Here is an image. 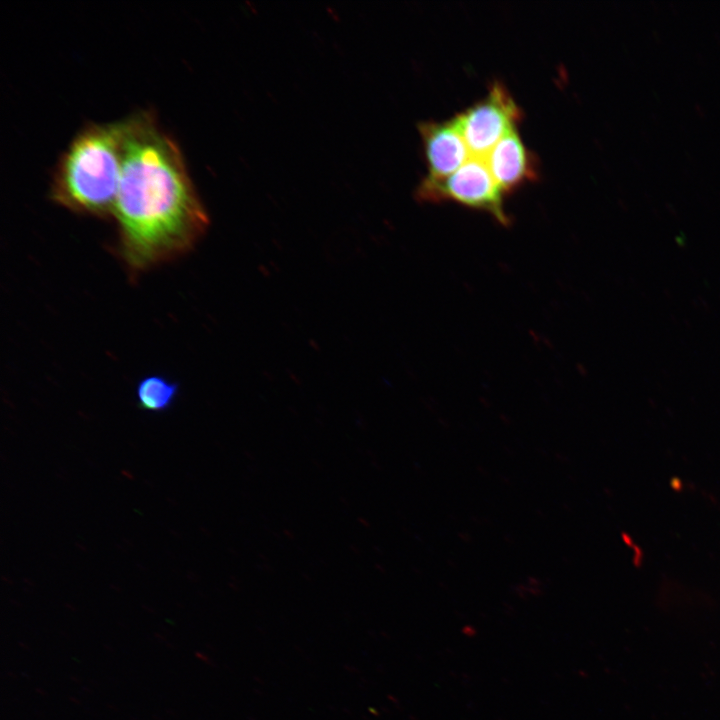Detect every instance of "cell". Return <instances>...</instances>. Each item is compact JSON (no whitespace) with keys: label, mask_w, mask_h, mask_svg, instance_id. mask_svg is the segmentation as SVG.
I'll return each instance as SVG.
<instances>
[{"label":"cell","mask_w":720,"mask_h":720,"mask_svg":"<svg viewBox=\"0 0 720 720\" xmlns=\"http://www.w3.org/2000/svg\"><path fill=\"white\" fill-rule=\"evenodd\" d=\"M113 216L116 251L131 278L186 254L208 229V213L182 152L151 112L125 119Z\"/></svg>","instance_id":"cell-1"},{"label":"cell","mask_w":720,"mask_h":720,"mask_svg":"<svg viewBox=\"0 0 720 720\" xmlns=\"http://www.w3.org/2000/svg\"><path fill=\"white\" fill-rule=\"evenodd\" d=\"M125 139V120L80 130L59 159L50 189L56 204L95 217L113 215Z\"/></svg>","instance_id":"cell-2"},{"label":"cell","mask_w":720,"mask_h":720,"mask_svg":"<svg viewBox=\"0 0 720 720\" xmlns=\"http://www.w3.org/2000/svg\"><path fill=\"white\" fill-rule=\"evenodd\" d=\"M416 199L423 202L454 201L484 211L502 225L510 223L503 205V192L483 157L470 156L446 178H423L416 188Z\"/></svg>","instance_id":"cell-3"},{"label":"cell","mask_w":720,"mask_h":720,"mask_svg":"<svg viewBox=\"0 0 720 720\" xmlns=\"http://www.w3.org/2000/svg\"><path fill=\"white\" fill-rule=\"evenodd\" d=\"M521 115L509 91L495 81L486 96L454 119L470 155L484 158L505 134L516 128Z\"/></svg>","instance_id":"cell-4"},{"label":"cell","mask_w":720,"mask_h":720,"mask_svg":"<svg viewBox=\"0 0 720 720\" xmlns=\"http://www.w3.org/2000/svg\"><path fill=\"white\" fill-rule=\"evenodd\" d=\"M418 130L428 168L424 178H446L470 158V152L454 118L445 121H421L418 123Z\"/></svg>","instance_id":"cell-5"},{"label":"cell","mask_w":720,"mask_h":720,"mask_svg":"<svg viewBox=\"0 0 720 720\" xmlns=\"http://www.w3.org/2000/svg\"><path fill=\"white\" fill-rule=\"evenodd\" d=\"M484 158L503 193L535 180L538 175L535 155L516 128L505 134Z\"/></svg>","instance_id":"cell-6"},{"label":"cell","mask_w":720,"mask_h":720,"mask_svg":"<svg viewBox=\"0 0 720 720\" xmlns=\"http://www.w3.org/2000/svg\"><path fill=\"white\" fill-rule=\"evenodd\" d=\"M178 393L177 382L162 375H148L137 383V406L144 411L162 413L173 406Z\"/></svg>","instance_id":"cell-7"}]
</instances>
